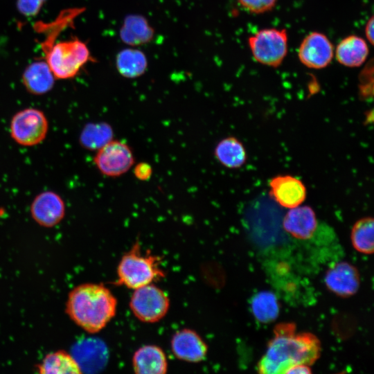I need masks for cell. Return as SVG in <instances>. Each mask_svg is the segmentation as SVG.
Listing matches in <instances>:
<instances>
[{
  "label": "cell",
  "instance_id": "cell-29",
  "mask_svg": "<svg viewBox=\"0 0 374 374\" xmlns=\"http://www.w3.org/2000/svg\"><path fill=\"white\" fill-rule=\"evenodd\" d=\"M373 26H374V17H371L368 19L365 26V35L368 42L373 45L374 36H373Z\"/></svg>",
  "mask_w": 374,
  "mask_h": 374
},
{
  "label": "cell",
  "instance_id": "cell-20",
  "mask_svg": "<svg viewBox=\"0 0 374 374\" xmlns=\"http://www.w3.org/2000/svg\"><path fill=\"white\" fill-rule=\"evenodd\" d=\"M214 156L221 165L230 169L242 167L247 159L244 145L234 136L220 140L215 148Z\"/></svg>",
  "mask_w": 374,
  "mask_h": 374
},
{
  "label": "cell",
  "instance_id": "cell-2",
  "mask_svg": "<svg viewBox=\"0 0 374 374\" xmlns=\"http://www.w3.org/2000/svg\"><path fill=\"white\" fill-rule=\"evenodd\" d=\"M117 300L103 284L84 283L69 293L66 312L70 319L86 332L97 333L115 317Z\"/></svg>",
  "mask_w": 374,
  "mask_h": 374
},
{
  "label": "cell",
  "instance_id": "cell-3",
  "mask_svg": "<svg viewBox=\"0 0 374 374\" xmlns=\"http://www.w3.org/2000/svg\"><path fill=\"white\" fill-rule=\"evenodd\" d=\"M114 283L134 290L154 283L166 275L160 257L149 251L143 253L138 241L122 256L116 269Z\"/></svg>",
  "mask_w": 374,
  "mask_h": 374
},
{
  "label": "cell",
  "instance_id": "cell-16",
  "mask_svg": "<svg viewBox=\"0 0 374 374\" xmlns=\"http://www.w3.org/2000/svg\"><path fill=\"white\" fill-rule=\"evenodd\" d=\"M55 77L46 60H36L28 65L23 74L26 89L33 95H42L53 87Z\"/></svg>",
  "mask_w": 374,
  "mask_h": 374
},
{
  "label": "cell",
  "instance_id": "cell-21",
  "mask_svg": "<svg viewBox=\"0 0 374 374\" xmlns=\"http://www.w3.org/2000/svg\"><path fill=\"white\" fill-rule=\"evenodd\" d=\"M116 67L121 75L126 78H136L145 72L147 57L140 50L125 48L117 54Z\"/></svg>",
  "mask_w": 374,
  "mask_h": 374
},
{
  "label": "cell",
  "instance_id": "cell-10",
  "mask_svg": "<svg viewBox=\"0 0 374 374\" xmlns=\"http://www.w3.org/2000/svg\"><path fill=\"white\" fill-rule=\"evenodd\" d=\"M82 373H96L106 365L109 351L105 344L96 338H87L77 342L71 353Z\"/></svg>",
  "mask_w": 374,
  "mask_h": 374
},
{
  "label": "cell",
  "instance_id": "cell-22",
  "mask_svg": "<svg viewBox=\"0 0 374 374\" xmlns=\"http://www.w3.org/2000/svg\"><path fill=\"white\" fill-rule=\"evenodd\" d=\"M114 130L105 122L90 123L82 129L80 135V145L89 150H98L113 140Z\"/></svg>",
  "mask_w": 374,
  "mask_h": 374
},
{
  "label": "cell",
  "instance_id": "cell-24",
  "mask_svg": "<svg viewBox=\"0 0 374 374\" xmlns=\"http://www.w3.org/2000/svg\"><path fill=\"white\" fill-rule=\"evenodd\" d=\"M251 308L254 317L264 323L274 321L280 311L277 297L270 291H261L255 294L251 300Z\"/></svg>",
  "mask_w": 374,
  "mask_h": 374
},
{
  "label": "cell",
  "instance_id": "cell-13",
  "mask_svg": "<svg viewBox=\"0 0 374 374\" xmlns=\"http://www.w3.org/2000/svg\"><path fill=\"white\" fill-rule=\"evenodd\" d=\"M170 346L173 355L187 362H202L208 352L207 345L200 335L188 328L176 332L171 339Z\"/></svg>",
  "mask_w": 374,
  "mask_h": 374
},
{
  "label": "cell",
  "instance_id": "cell-1",
  "mask_svg": "<svg viewBox=\"0 0 374 374\" xmlns=\"http://www.w3.org/2000/svg\"><path fill=\"white\" fill-rule=\"evenodd\" d=\"M320 342L308 332L296 333L295 325L281 323L274 330L265 354L258 364V372L279 374L296 364H312L319 357Z\"/></svg>",
  "mask_w": 374,
  "mask_h": 374
},
{
  "label": "cell",
  "instance_id": "cell-5",
  "mask_svg": "<svg viewBox=\"0 0 374 374\" xmlns=\"http://www.w3.org/2000/svg\"><path fill=\"white\" fill-rule=\"evenodd\" d=\"M248 44L256 61L271 67L279 66L288 51V35L285 28L259 30L248 38Z\"/></svg>",
  "mask_w": 374,
  "mask_h": 374
},
{
  "label": "cell",
  "instance_id": "cell-18",
  "mask_svg": "<svg viewBox=\"0 0 374 374\" xmlns=\"http://www.w3.org/2000/svg\"><path fill=\"white\" fill-rule=\"evenodd\" d=\"M337 62L347 67H359L366 60L369 54L367 42L362 37L350 35L342 39L335 48Z\"/></svg>",
  "mask_w": 374,
  "mask_h": 374
},
{
  "label": "cell",
  "instance_id": "cell-26",
  "mask_svg": "<svg viewBox=\"0 0 374 374\" xmlns=\"http://www.w3.org/2000/svg\"><path fill=\"white\" fill-rule=\"evenodd\" d=\"M278 0H238L239 4L252 14H262L271 11Z\"/></svg>",
  "mask_w": 374,
  "mask_h": 374
},
{
  "label": "cell",
  "instance_id": "cell-19",
  "mask_svg": "<svg viewBox=\"0 0 374 374\" xmlns=\"http://www.w3.org/2000/svg\"><path fill=\"white\" fill-rule=\"evenodd\" d=\"M154 34V28L140 15L126 16L119 32L121 39L130 46L147 44L152 39Z\"/></svg>",
  "mask_w": 374,
  "mask_h": 374
},
{
  "label": "cell",
  "instance_id": "cell-14",
  "mask_svg": "<svg viewBox=\"0 0 374 374\" xmlns=\"http://www.w3.org/2000/svg\"><path fill=\"white\" fill-rule=\"evenodd\" d=\"M326 287L335 294L348 297L355 294L359 287V274L353 265L346 262L334 265L325 276Z\"/></svg>",
  "mask_w": 374,
  "mask_h": 374
},
{
  "label": "cell",
  "instance_id": "cell-8",
  "mask_svg": "<svg viewBox=\"0 0 374 374\" xmlns=\"http://www.w3.org/2000/svg\"><path fill=\"white\" fill-rule=\"evenodd\" d=\"M101 174L118 177L126 173L134 164L132 148L125 143L112 140L98 150L93 159Z\"/></svg>",
  "mask_w": 374,
  "mask_h": 374
},
{
  "label": "cell",
  "instance_id": "cell-7",
  "mask_svg": "<svg viewBox=\"0 0 374 374\" xmlns=\"http://www.w3.org/2000/svg\"><path fill=\"white\" fill-rule=\"evenodd\" d=\"M48 123L44 114L35 108L24 109L16 113L10 121L11 137L22 146L40 143L48 132Z\"/></svg>",
  "mask_w": 374,
  "mask_h": 374
},
{
  "label": "cell",
  "instance_id": "cell-28",
  "mask_svg": "<svg viewBox=\"0 0 374 374\" xmlns=\"http://www.w3.org/2000/svg\"><path fill=\"white\" fill-rule=\"evenodd\" d=\"M134 175L140 181H147L152 177V168L146 162H140L134 167Z\"/></svg>",
  "mask_w": 374,
  "mask_h": 374
},
{
  "label": "cell",
  "instance_id": "cell-30",
  "mask_svg": "<svg viewBox=\"0 0 374 374\" xmlns=\"http://www.w3.org/2000/svg\"><path fill=\"white\" fill-rule=\"evenodd\" d=\"M311 369L310 366L306 364H296L290 368L286 372V374H308L310 373Z\"/></svg>",
  "mask_w": 374,
  "mask_h": 374
},
{
  "label": "cell",
  "instance_id": "cell-27",
  "mask_svg": "<svg viewBox=\"0 0 374 374\" xmlns=\"http://www.w3.org/2000/svg\"><path fill=\"white\" fill-rule=\"evenodd\" d=\"M46 0H17L16 6L20 14L25 17L36 16Z\"/></svg>",
  "mask_w": 374,
  "mask_h": 374
},
{
  "label": "cell",
  "instance_id": "cell-23",
  "mask_svg": "<svg viewBox=\"0 0 374 374\" xmlns=\"http://www.w3.org/2000/svg\"><path fill=\"white\" fill-rule=\"evenodd\" d=\"M40 373H82L71 354L58 350L48 354L38 366Z\"/></svg>",
  "mask_w": 374,
  "mask_h": 374
},
{
  "label": "cell",
  "instance_id": "cell-9",
  "mask_svg": "<svg viewBox=\"0 0 374 374\" xmlns=\"http://www.w3.org/2000/svg\"><path fill=\"white\" fill-rule=\"evenodd\" d=\"M335 54L332 43L323 33L314 31L301 41L298 49V57L306 67L321 69L328 66Z\"/></svg>",
  "mask_w": 374,
  "mask_h": 374
},
{
  "label": "cell",
  "instance_id": "cell-11",
  "mask_svg": "<svg viewBox=\"0 0 374 374\" xmlns=\"http://www.w3.org/2000/svg\"><path fill=\"white\" fill-rule=\"evenodd\" d=\"M33 220L44 227H53L63 219L65 205L61 197L53 191H44L37 195L30 206Z\"/></svg>",
  "mask_w": 374,
  "mask_h": 374
},
{
  "label": "cell",
  "instance_id": "cell-6",
  "mask_svg": "<svg viewBox=\"0 0 374 374\" xmlns=\"http://www.w3.org/2000/svg\"><path fill=\"white\" fill-rule=\"evenodd\" d=\"M169 307L168 295L154 283L134 289L130 301L132 312L144 323L159 321L166 316Z\"/></svg>",
  "mask_w": 374,
  "mask_h": 374
},
{
  "label": "cell",
  "instance_id": "cell-17",
  "mask_svg": "<svg viewBox=\"0 0 374 374\" xmlns=\"http://www.w3.org/2000/svg\"><path fill=\"white\" fill-rule=\"evenodd\" d=\"M132 366L136 373L161 374L166 373L168 361L159 346L145 345L134 352Z\"/></svg>",
  "mask_w": 374,
  "mask_h": 374
},
{
  "label": "cell",
  "instance_id": "cell-15",
  "mask_svg": "<svg viewBox=\"0 0 374 374\" xmlns=\"http://www.w3.org/2000/svg\"><path fill=\"white\" fill-rule=\"evenodd\" d=\"M318 224L315 212L309 206L290 208L283 220L284 229L293 237L302 240L311 238Z\"/></svg>",
  "mask_w": 374,
  "mask_h": 374
},
{
  "label": "cell",
  "instance_id": "cell-4",
  "mask_svg": "<svg viewBox=\"0 0 374 374\" xmlns=\"http://www.w3.org/2000/svg\"><path fill=\"white\" fill-rule=\"evenodd\" d=\"M42 45L45 48V60L56 79L75 77L93 60L87 44L76 37Z\"/></svg>",
  "mask_w": 374,
  "mask_h": 374
},
{
  "label": "cell",
  "instance_id": "cell-25",
  "mask_svg": "<svg viewBox=\"0 0 374 374\" xmlns=\"http://www.w3.org/2000/svg\"><path fill=\"white\" fill-rule=\"evenodd\" d=\"M374 221L371 217H365L357 220L351 231V242L353 247L359 252L371 254L373 252Z\"/></svg>",
  "mask_w": 374,
  "mask_h": 374
},
{
  "label": "cell",
  "instance_id": "cell-12",
  "mask_svg": "<svg viewBox=\"0 0 374 374\" xmlns=\"http://www.w3.org/2000/svg\"><path fill=\"white\" fill-rule=\"evenodd\" d=\"M269 195L281 206L292 208L300 206L306 198V188L298 178L277 175L269 181Z\"/></svg>",
  "mask_w": 374,
  "mask_h": 374
}]
</instances>
